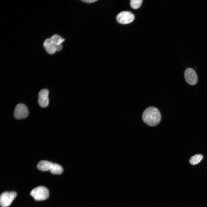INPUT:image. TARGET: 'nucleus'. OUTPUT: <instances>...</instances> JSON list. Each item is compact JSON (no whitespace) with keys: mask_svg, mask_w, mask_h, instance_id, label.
<instances>
[{"mask_svg":"<svg viewBox=\"0 0 207 207\" xmlns=\"http://www.w3.org/2000/svg\"><path fill=\"white\" fill-rule=\"evenodd\" d=\"M143 121L147 125L154 126L159 124L160 121L161 116L158 109L153 106L147 108L142 115Z\"/></svg>","mask_w":207,"mask_h":207,"instance_id":"f257e3e1","label":"nucleus"},{"mask_svg":"<svg viewBox=\"0 0 207 207\" xmlns=\"http://www.w3.org/2000/svg\"><path fill=\"white\" fill-rule=\"evenodd\" d=\"M30 195L37 201H42L47 199L49 196L48 189L44 187L39 186L32 189Z\"/></svg>","mask_w":207,"mask_h":207,"instance_id":"f03ea898","label":"nucleus"},{"mask_svg":"<svg viewBox=\"0 0 207 207\" xmlns=\"http://www.w3.org/2000/svg\"><path fill=\"white\" fill-rule=\"evenodd\" d=\"M16 195V193L14 192H6L2 193L0 196L1 206L2 207L9 206Z\"/></svg>","mask_w":207,"mask_h":207,"instance_id":"7ed1b4c3","label":"nucleus"},{"mask_svg":"<svg viewBox=\"0 0 207 207\" xmlns=\"http://www.w3.org/2000/svg\"><path fill=\"white\" fill-rule=\"evenodd\" d=\"M28 110L27 106L22 103L18 104L16 106L14 113V117L17 119L26 118L28 115Z\"/></svg>","mask_w":207,"mask_h":207,"instance_id":"20e7f679","label":"nucleus"},{"mask_svg":"<svg viewBox=\"0 0 207 207\" xmlns=\"http://www.w3.org/2000/svg\"><path fill=\"white\" fill-rule=\"evenodd\" d=\"M135 19L134 15L129 11H124L119 13L116 17L117 21L119 23L125 24L132 22Z\"/></svg>","mask_w":207,"mask_h":207,"instance_id":"39448f33","label":"nucleus"},{"mask_svg":"<svg viewBox=\"0 0 207 207\" xmlns=\"http://www.w3.org/2000/svg\"><path fill=\"white\" fill-rule=\"evenodd\" d=\"M184 76L186 82L191 85H195L198 82V76L195 71L191 68H187L185 71Z\"/></svg>","mask_w":207,"mask_h":207,"instance_id":"423d86ee","label":"nucleus"},{"mask_svg":"<svg viewBox=\"0 0 207 207\" xmlns=\"http://www.w3.org/2000/svg\"><path fill=\"white\" fill-rule=\"evenodd\" d=\"M49 91L44 89L41 90L39 92L38 96V102L42 107L45 108L48 105L49 102L48 98Z\"/></svg>","mask_w":207,"mask_h":207,"instance_id":"0eeeda50","label":"nucleus"},{"mask_svg":"<svg viewBox=\"0 0 207 207\" xmlns=\"http://www.w3.org/2000/svg\"><path fill=\"white\" fill-rule=\"evenodd\" d=\"M43 45L47 52L50 54H53L56 51V46L50 39H47L45 41Z\"/></svg>","mask_w":207,"mask_h":207,"instance_id":"6e6552de","label":"nucleus"},{"mask_svg":"<svg viewBox=\"0 0 207 207\" xmlns=\"http://www.w3.org/2000/svg\"><path fill=\"white\" fill-rule=\"evenodd\" d=\"M52 163L45 160H42L39 162L37 164V168L43 171H48L50 170Z\"/></svg>","mask_w":207,"mask_h":207,"instance_id":"1a4fd4ad","label":"nucleus"},{"mask_svg":"<svg viewBox=\"0 0 207 207\" xmlns=\"http://www.w3.org/2000/svg\"><path fill=\"white\" fill-rule=\"evenodd\" d=\"M49 171L53 174L60 175L63 172V169L62 166L59 165L52 163Z\"/></svg>","mask_w":207,"mask_h":207,"instance_id":"9d476101","label":"nucleus"},{"mask_svg":"<svg viewBox=\"0 0 207 207\" xmlns=\"http://www.w3.org/2000/svg\"><path fill=\"white\" fill-rule=\"evenodd\" d=\"M50 39L56 46L61 45V43L65 40L64 39L57 34L53 35Z\"/></svg>","mask_w":207,"mask_h":207,"instance_id":"9b49d317","label":"nucleus"},{"mask_svg":"<svg viewBox=\"0 0 207 207\" xmlns=\"http://www.w3.org/2000/svg\"><path fill=\"white\" fill-rule=\"evenodd\" d=\"M203 156L200 154H196L192 156L189 159V162L193 165H195L199 163L203 158Z\"/></svg>","mask_w":207,"mask_h":207,"instance_id":"f8f14e48","label":"nucleus"},{"mask_svg":"<svg viewBox=\"0 0 207 207\" xmlns=\"http://www.w3.org/2000/svg\"><path fill=\"white\" fill-rule=\"evenodd\" d=\"M142 1V0H131L130 1V5L133 9H137L141 6Z\"/></svg>","mask_w":207,"mask_h":207,"instance_id":"ddd939ff","label":"nucleus"},{"mask_svg":"<svg viewBox=\"0 0 207 207\" xmlns=\"http://www.w3.org/2000/svg\"><path fill=\"white\" fill-rule=\"evenodd\" d=\"M96 0H82V1L84 2L87 3H91L96 1Z\"/></svg>","mask_w":207,"mask_h":207,"instance_id":"4468645a","label":"nucleus"}]
</instances>
